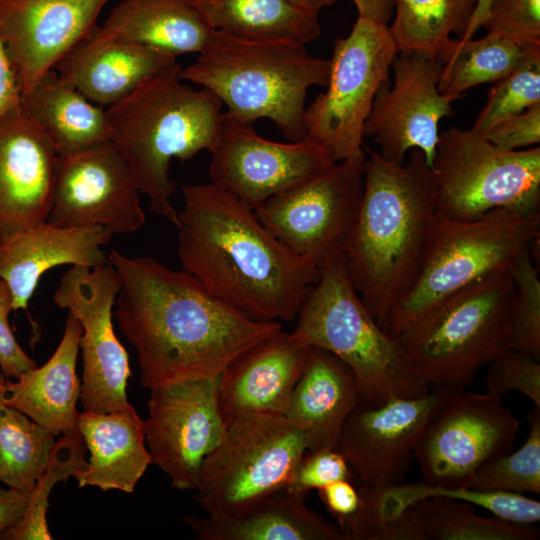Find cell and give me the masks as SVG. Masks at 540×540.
Masks as SVG:
<instances>
[{
  "label": "cell",
  "instance_id": "7bdbcfd3",
  "mask_svg": "<svg viewBox=\"0 0 540 540\" xmlns=\"http://www.w3.org/2000/svg\"><path fill=\"white\" fill-rule=\"evenodd\" d=\"M353 473L337 449L310 451L294 468L287 489L306 495L338 480H351Z\"/></svg>",
  "mask_w": 540,
  "mask_h": 540
},
{
  "label": "cell",
  "instance_id": "d6a6232c",
  "mask_svg": "<svg viewBox=\"0 0 540 540\" xmlns=\"http://www.w3.org/2000/svg\"><path fill=\"white\" fill-rule=\"evenodd\" d=\"M432 497L465 501L509 522L536 524L540 520V502L523 494L471 487L448 488L425 482L371 488L369 503L379 520L390 522L399 518L417 501Z\"/></svg>",
  "mask_w": 540,
  "mask_h": 540
},
{
  "label": "cell",
  "instance_id": "7a4b0ae2",
  "mask_svg": "<svg viewBox=\"0 0 540 540\" xmlns=\"http://www.w3.org/2000/svg\"><path fill=\"white\" fill-rule=\"evenodd\" d=\"M182 191L176 228L183 270L255 320H294L319 265L289 249L251 207L214 184Z\"/></svg>",
  "mask_w": 540,
  "mask_h": 540
},
{
  "label": "cell",
  "instance_id": "2e32d148",
  "mask_svg": "<svg viewBox=\"0 0 540 540\" xmlns=\"http://www.w3.org/2000/svg\"><path fill=\"white\" fill-rule=\"evenodd\" d=\"M217 379L166 382L150 388L145 441L151 464L179 490H195L205 457L219 444L227 420Z\"/></svg>",
  "mask_w": 540,
  "mask_h": 540
},
{
  "label": "cell",
  "instance_id": "277c9868",
  "mask_svg": "<svg viewBox=\"0 0 540 540\" xmlns=\"http://www.w3.org/2000/svg\"><path fill=\"white\" fill-rule=\"evenodd\" d=\"M180 69L178 64L148 78L106 110L109 141L126 161L139 192L149 197L154 214L175 227L170 161H186L211 149L223 104L210 90L185 84Z\"/></svg>",
  "mask_w": 540,
  "mask_h": 540
},
{
  "label": "cell",
  "instance_id": "681fc988",
  "mask_svg": "<svg viewBox=\"0 0 540 540\" xmlns=\"http://www.w3.org/2000/svg\"><path fill=\"white\" fill-rule=\"evenodd\" d=\"M359 17L388 24L394 11L393 0H352Z\"/></svg>",
  "mask_w": 540,
  "mask_h": 540
},
{
  "label": "cell",
  "instance_id": "6da1fadb",
  "mask_svg": "<svg viewBox=\"0 0 540 540\" xmlns=\"http://www.w3.org/2000/svg\"><path fill=\"white\" fill-rule=\"evenodd\" d=\"M108 261L121 277L113 316L134 347L145 388L217 379L238 356L283 329L216 297L192 274L118 250Z\"/></svg>",
  "mask_w": 540,
  "mask_h": 540
},
{
  "label": "cell",
  "instance_id": "9c48e42d",
  "mask_svg": "<svg viewBox=\"0 0 540 540\" xmlns=\"http://www.w3.org/2000/svg\"><path fill=\"white\" fill-rule=\"evenodd\" d=\"M307 449L305 434L285 415L232 417L202 462L196 499L208 515H239L287 488Z\"/></svg>",
  "mask_w": 540,
  "mask_h": 540
},
{
  "label": "cell",
  "instance_id": "5bb4252c",
  "mask_svg": "<svg viewBox=\"0 0 540 540\" xmlns=\"http://www.w3.org/2000/svg\"><path fill=\"white\" fill-rule=\"evenodd\" d=\"M365 159L335 162L323 173L267 199L254 212L284 245L320 266L329 255L343 251L354 225Z\"/></svg>",
  "mask_w": 540,
  "mask_h": 540
},
{
  "label": "cell",
  "instance_id": "cb8c5ba5",
  "mask_svg": "<svg viewBox=\"0 0 540 540\" xmlns=\"http://www.w3.org/2000/svg\"><path fill=\"white\" fill-rule=\"evenodd\" d=\"M112 236L101 226L64 227L46 221L7 239L0 245V278L11 289L13 310L27 311L41 276L55 266L108 264L103 246Z\"/></svg>",
  "mask_w": 540,
  "mask_h": 540
},
{
  "label": "cell",
  "instance_id": "f6af8a7d",
  "mask_svg": "<svg viewBox=\"0 0 540 540\" xmlns=\"http://www.w3.org/2000/svg\"><path fill=\"white\" fill-rule=\"evenodd\" d=\"M13 310V295L8 284L0 278V368L7 378L17 379L37 364L23 351L8 323Z\"/></svg>",
  "mask_w": 540,
  "mask_h": 540
},
{
  "label": "cell",
  "instance_id": "d6986e66",
  "mask_svg": "<svg viewBox=\"0 0 540 540\" xmlns=\"http://www.w3.org/2000/svg\"><path fill=\"white\" fill-rule=\"evenodd\" d=\"M139 190L123 157L106 142L59 156L47 222L64 227L101 226L129 234L145 222Z\"/></svg>",
  "mask_w": 540,
  "mask_h": 540
},
{
  "label": "cell",
  "instance_id": "ffe728a7",
  "mask_svg": "<svg viewBox=\"0 0 540 540\" xmlns=\"http://www.w3.org/2000/svg\"><path fill=\"white\" fill-rule=\"evenodd\" d=\"M108 0H0V38L22 97L96 25Z\"/></svg>",
  "mask_w": 540,
  "mask_h": 540
},
{
  "label": "cell",
  "instance_id": "4dcf8cb0",
  "mask_svg": "<svg viewBox=\"0 0 540 540\" xmlns=\"http://www.w3.org/2000/svg\"><path fill=\"white\" fill-rule=\"evenodd\" d=\"M208 24L237 36L305 45L320 37L319 16L286 0H199Z\"/></svg>",
  "mask_w": 540,
  "mask_h": 540
},
{
  "label": "cell",
  "instance_id": "7dc6e473",
  "mask_svg": "<svg viewBox=\"0 0 540 540\" xmlns=\"http://www.w3.org/2000/svg\"><path fill=\"white\" fill-rule=\"evenodd\" d=\"M21 101V87L0 38V117L18 107Z\"/></svg>",
  "mask_w": 540,
  "mask_h": 540
},
{
  "label": "cell",
  "instance_id": "7402d4cb",
  "mask_svg": "<svg viewBox=\"0 0 540 540\" xmlns=\"http://www.w3.org/2000/svg\"><path fill=\"white\" fill-rule=\"evenodd\" d=\"M177 65L175 56L110 34L96 25L54 69L91 102L111 106L148 78Z\"/></svg>",
  "mask_w": 540,
  "mask_h": 540
},
{
  "label": "cell",
  "instance_id": "74e56055",
  "mask_svg": "<svg viewBox=\"0 0 540 540\" xmlns=\"http://www.w3.org/2000/svg\"><path fill=\"white\" fill-rule=\"evenodd\" d=\"M529 433L522 446L501 455L475 473L470 487L512 493L540 492V408L529 414Z\"/></svg>",
  "mask_w": 540,
  "mask_h": 540
},
{
  "label": "cell",
  "instance_id": "d590c367",
  "mask_svg": "<svg viewBox=\"0 0 540 540\" xmlns=\"http://www.w3.org/2000/svg\"><path fill=\"white\" fill-rule=\"evenodd\" d=\"M426 540H536L533 524H519L498 517H485L473 505L451 498L432 497L411 506Z\"/></svg>",
  "mask_w": 540,
  "mask_h": 540
},
{
  "label": "cell",
  "instance_id": "816d5d0a",
  "mask_svg": "<svg viewBox=\"0 0 540 540\" xmlns=\"http://www.w3.org/2000/svg\"><path fill=\"white\" fill-rule=\"evenodd\" d=\"M291 4L304 9L312 14L318 15L327 7L334 5L338 0H286Z\"/></svg>",
  "mask_w": 540,
  "mask_h": 540
},
{
  "label": "cell",
  "instance_id": "f546056e",
  "mask_svg": "<svg viewBox=\"0 0 540 540\" xmlns=\"http://www.w3.org/2000/svg\"><path fill=\"white\" fill-rule=\"evenodd\" d=\"M21 104L59 156L109 142L106 110L62 79L54 68L41 76Z\"/></svg>",
  "mask_w": 540,
  "mask_h": 540
},
{
  "label": "cell",
  "instance_id": "8992f818",
  "mask_svg": "<svg viewBox=\"0 0 540 540\" xmlns=\"http://www.w3.org/2000/svg\"><path fill=\"white\" fill-rule=\"evenodd\" d=\"M308 289L291 335L324 349L354 373L360 403L378 406L392 397H418L430 389L413 371L398 340L366 308L348 275L343 251L326 257Z\"/></svg>",
  "mask_w": 540,
  "mask_h": 540
},
{
  "label": "cell",
  "instance_id": "bcb514c9",
  "mask_svg": "<svg viewBox=\"0 0 540 540\" xmlns=\"http://www.w3.org/2000/svg\"><path fill=\"white\" fill-rule=\"evenodd\" d=\"M319 497L339 526L360 506L361 497L351 480H338L318 490Z\"/></svg>",
  "mask_w": 540,
  "mask_h": 540
},
{
  "label": "cell",
  "instance_id": "f35d334b",
  "mask_svg": "<svg viewBox=\"0 0 540 540\" xmlns=\"http://www.w3.org/2000/svg\"><path fill=\"white\" fill-rule=\"evenodd\" d=\"M540 103V53L496 82L472 129L483 135L502 120Z\"/></svg>",
  "mask_w": 540,
  "mask_h": 540
},
{
  "label": "cell",
  "instance_id": "5b68a950",
  "mask_svg": "<svg viewBox=\"0 0 540 540\" xmlns=\"http://www.w3.org/2000/svg\"><path fill=\"white\" fill-rule=\"evenodd\" d=\"M329 72L330 60L311 55L302 44L214 30L197 60L179 75L213 92L232 116L251 124L270 119L294 142L307 137V91L325 87Z\"/></svg>",
  "mask_w": 540,
  "mask_h": 540
},
{
  "label": "cell",
  "instance_id": "e575fe53",
  "mask_svg": "<svg viewBox=\"0 0 540 540\" xmlns=\"http://www.w3.org/2000/svg\"><path fill=\"white\" fill-rule=\"evenodd\" d=\"M5 379L0 371V481L30 492L48 463L55 435L4 402Z\"/></svg>",
  "mask_w": 540,
  "mask_h": 540
},
{
  "label": "cell",
  "instance_id": "4316f807",
  "mask_svg": "<svg viewBox=\"0 0 540 540\" xmlns=\"http://www.w3.org/2000/svg\"><path fill=\"white\" fill-rule=\"evenodd\" d=\"M77 429L90 459L75 477L79 487L133 493L151 464L145 441V421L134 407L111 412L79 413Z\"/></svg>",
  "mask_w": 540,
  "mask_h": 540
},
{
  "label": "cell",
  "instance_id": "ba28073f",
  "mask_svg": "<svg viewBox=\"0 0 540 540\" xmlns=\"http://www.w3.org/2000/svg\"><path fill=\"white\" fill-rule=\"evenodd\" d=\"M511 274L452 294L396 337L424 382L463 388L482 366L511 349Z\"/></svg>",
  "mask_w": 540,
  "mask_h": 540
},
{
  "label": "cell",
  "instance_id": "836d02e7",
  "mask_svg": "<svg viewBox=\"0 0 540 540\" xmlns=\"http://www.w3.org/2000/svg\"><path fill=\"white\" fill-rule=\"evenodd\" d=\"M478 0H393L389 27L397 51L416 50L440 57L452 36L462 39Z\"/></svg>",
  "mask_w": 540,
  "mask_h": 540
},
{
  "label": "cell",
  "instance_id": "30bf717a",
  "mask_svg": "<svg viewBox=\"0 0 540 540\" xmlns=\"http://www.w3.org/2000/svg\"><path fill=\"white\" fill-rule=\"evenodd\" d=\"M437 213L471 220L495 209L539 213L540 148L504 150L474 129L439 133L431 166Z\"/></svg>",
  "mask_w": 540,
  "mask_h": 540
},
{
  "label": "cell",
  "instance_id": "60d3db41",
  "mask_svg": "<svg viewBox=\"0 0 540 540\" xmlns=\"http://www.w3.org/2000/svg\"><path fill=\"white\" fill-rule=\"evenodd\" d=\"M539 360L528 352L509 349L489 363L487 392L503 399L510 391H516L540 408Z\"/></svg>",
  "mask_w": 540,
  "mask_h": 540
},
{
  "label": "cell",
  "instance_id": "484cf974",
  "mask_svg": "<svg viewBox=\"0 0 540 540\" xmlns=\"http://www.w3.org/2000/svg\"><path fill=\"white\" fill-rule=\"evenodd\" d=\"M81 335V323L69 312L62 339L50 359L15 381L6 377L3 384L4 402L55 436L77 429L81 383L76 366Z\"/></svg>",
  "mask_w": 540,
  "mask_h": 540
},
{
  "label": "cell",
  "instance_id": "52a82bcc",
  "mask_svg": "<svg viewBox=\"0 0 540 540\" xmlns=\"http://www.w3.org/2000/svg\"><path fill=\"white\" fill-rule=\"evenodd\" d=\"M540 235V213L495 209L471 220L436 213L418 273L381 327L396 338L443 300L491 276L512 271Z\"/></svg>",
  "mask_w": 540,
  "mask_h": 540
},
{
  "label": "cell",
  "instance_id": "603a6c76",
  "mask_svg": "<svg viewBox=\"0 0 540 540\" xmlns=\"http://www.w3.org/2000/svg\"><path fill=\"white\" fill-rule=\"evenodd\" d=\"M309 348L282 329L232 361L218 381L226 420L245 413L285 415Z\"/></svg>",
  "mask_w": 540,
  "mask_h": 540
},
{
  "label": "cell",
  "instance_id": "9a60e30c",
  "mask_svg": "<svg viewBox=\"0 0 540 540\" xmlns=\"http://www.w3.org/2000/svg\"><path fill=\"white\" fill-rule=\"evenodd\" d=\"M209 152L211 183L253 210L335 163L329 151L309 137L289 143L271 141L228 112L221 115Z\"/></svg>",
  "mask_w": 540,
  "mask_h": 540
},
{
  "label": "cell",
  "instance_id": "ac0fdd59",
  "mask_svg": "<svg viewBox=\"0 0 540 540\" xmlns=\"http://www.w3.org/2000/svg\"><path fill=\"white\" fill-rule=\"evenodd\" d=\"M436 386L418 397H392L381 405L358 403L348 416L336 449L362 487L400 483L415 444L435 412L457 390Z\"/></svg>",
  "mask_w": 540,
  "mask_h": 540
},
{
  "label": "cell",
  "instance_id": "f1b7e54d",
  "mask_svg": "<svg viewBox=\"0 0 540 540\" xmlns=\"http://www.w3.org/2000/svg\"><path fill=\"white\" fill-rule=\"evenodd\" d=\"M102 28L175 57L199 54L214 31L201 12L199 0H121Z\"/></svg>",
  "mask_w": 540,
  "mask_h": 540
},
{
  "label": "cell",
  "instance_id": "7c38bea8",
  "mask_svg": "<svg viewBox=\"0 0 540 540\" xmlns=\"http://www.w3.org/2000/svg\"><path fill=\"white\" fill-rule=\"evenodd\" d=\"M520 424L501 398L455 391L422 430L413 450L423 482L470 487L477 470L508 453Z\"/></svg>",
  "mask_w": 540,
  "mask_h": 540
},
{
  "label": "cell",
  "instance_id": "1f68e13d",
  "mask_svg": "<svg viewBox=\"0 0 540 540\" xmlns=\"http://www.w3.org/2000/svg\"><path fill=\"white\" fill-rule=\"evenodd\" d=\"M537 53L540 46L523 44L495 33L466 41L453 38L440 55L442 69L438 89L457 100L474 86L505 78Z\"/></svg>",
  "mask_w": 540,
  "mask_h": 540
},
{
  "label": "cell",
  "instance_id": "d4e9b609",
  "mask_svg": "<svg viewBox=\"0 0 540 540\" xmlns=\"http://www.w3.org/2000/svg\"><path fill=\"white\" fill-rule=\"evenodd\" d=\"M359 401L353 371L332 353L310 346L285 416L303 431L308 450L336 449Z\"/></svg>",
  "mask_w": 540,
  "mask_h": 540
},
{
  "label": "cell",
  "instance_id": "3957f363",
  "mask_svg": "<svg viewBox=\"0 0 540 540\" xmlns=\"http://www.w3.org/2000/svg\"><path fill=\"white\" fill-rule=\"evenodd\" d=\"M437 213V186L420 149L396 164L365 159L363 192L343 248L350 280L379 325L412 285Z\"/></svg>",
  "mask_w": 540,
  "mask_h": 540
},
{
  "label": "cell",
  "instance_id": "8d00e7d4",
  "mask_svg": "<svg viewBox=\"0 0 540 540\" xmlns=\"http://www.w3.org/2000/svg\"><path fill=\"white\" fill-rule=\"evenodd\" d=\"M86 445L75 429L63 434L55 441L48 463L29 492L27 507L21 519L6 529L0 539L4 540H50L52 535L47 525L49 495L56 483L76 477L87 462L84 458Z\"/></svg>",
  "mask_w": 540,
  "mask_h": 540
},
{
  "label": "cell",
  "instance_id": "ee69618b",
  "mask_svg": "<svg viewBox=\"0 0 540 540\" xmlns=\"http://www.w3.org/2000/svg\"><path fill=\"white\" fill-rule=\"evenodd\" d=\"M483 136L504 150H520L540 142V103L510 116Z\"/></svg>",
  "mask_w": 540,
  "mask_h": 540
},
{
  "label": "cell",
  "instance_id": "f907efd6",
  "mask_svg": "<svg viewBox=\"0 0 540 540\" xmlns=\"http://www.w3.org/2000/svg\"><path fill=\"white\" fill-rule=\"evenodd\" d=\"M492 0H478L474 14L471 18L466 33L461 41H466L474 37L475 33L482 28L488 13Z\"/></svg>",
  "mask_w": 540,
  "mask_h": 540
},
{
  "label": "cell",
  "instance_id": "e0dca14e",
  "mask_svg": "<svg viewBox=\"0 0 540 540\" xmlns=\"http://www.w3.org/2000/svg\"><path fill=\"white\" fill-rule=\"evenodd\" d=\"M394 81L384 82L364 125L385 160L402 164L412 149H420L431 168L439 137V122L452 113L456 99L440 93V57L408 50L396 54Z\"/></svg>",
  "mask_w": 540,
  "mask_h": 540
},
{
  "label": "cell",
  "instance_id": "4fadbf2b",
  "mask_svg": "<svg viewBox=\"0 0 540 540\" xmlns=\"http://www.w3.org/2000/svg\"><path fill=\"white\" fill-rule=\"evenodd\" d=\"M121 277L110 263L73 265L54 292L55 304L79 320L83 375L80 399L85 411L111 412L131 406L126 387L131 376L128 354L116 336L113 308Z\"/></svg>",
  "mask_w": 540,
  "mask_h": 540
},
{
  "label": "cell",
  "instance_id": "b9f144b4",
  "mask_svg": "<svg viewBox=\"0 0 540 540\" xmlns=\"http://www.w3.org/2000/svg\"><path fill=\"white\" fill-rule=\"evenodd\" d=\"M482 27L486 33L540 46V0H492Z\"/></svg>",
  "mask_w": 540,
  "mask_h": 540
},
{
  "label": "cell",
  "instance_id": "8fae6325",
  "mask_svg": "<svg viewBox=\"0 0 540 540\" xmlns=\"http://www.w3.org/2000/svg\"><path fill=\"white\" fill-rule=\"evenodd\" d=\"M398 53L384 23L357 18L335 41L326 90L305 111L307 137L322 144L334 162L364 160V125Z\"/></svg>",
  "mask_w": 540,
  "mask_h": 540
},
{
  "label": "cell",
  "instance_id": "83f0119b",
  "mask_svg": "<svg viewBox=\"0 0 540 540\" xmlns=\"http://www.w3.org/2000/svg\"><path fill=\"white\" fill-rule=\"evenodd\" d=\"M202 540H345L340 527L308 508L287 488L234 516L183 519Z\"/></svg>",
  "mask_w": 540,
  "mask_h": 540
},
{
  "label": "cell",
  "instance_id": "ab89813d",
  "mask_svg": "<svg viewBox=\"0 0 540 540\" xmlns=\"http://www.w3.org/2000/svg\"><path fill=\"white\" fill-rule=\"evenodd\" d=\"M511 349L540 359V280L529 248L512 271Z\"/></svg>",
  "mask_w": 540,
  "mask_h": 540
},
{
  "label": "cell",
  "instance_id": "44dd1931",
  "mask_svg": "<svg viewBox=\"0 0 540 540\" xmlns=\"http://www.w3.org/2000/svg\"><path fill=\"white\" fill-rule=\"evenodd\" d=\"M58 157L22 104L0 117V245L47 221Z\"/></svg>",
  "mask_w": 540,
  "mask_h": 540
},
{
  "label": "cell",
  "instance_id": "c3c4849f",
  "mask_svg": "<svg viewBox=\"0 0 540 540\" xmlns=\"http://www.w3.org/2000/svg\"><path fill=\"white\" fill-rule=\"evenodd\" d=\"M28 499L27 491L0 487V535L21 519Z\"/></svg>",
  "mask_w": 540,
  "mask_h": 540
}]
</instances>
